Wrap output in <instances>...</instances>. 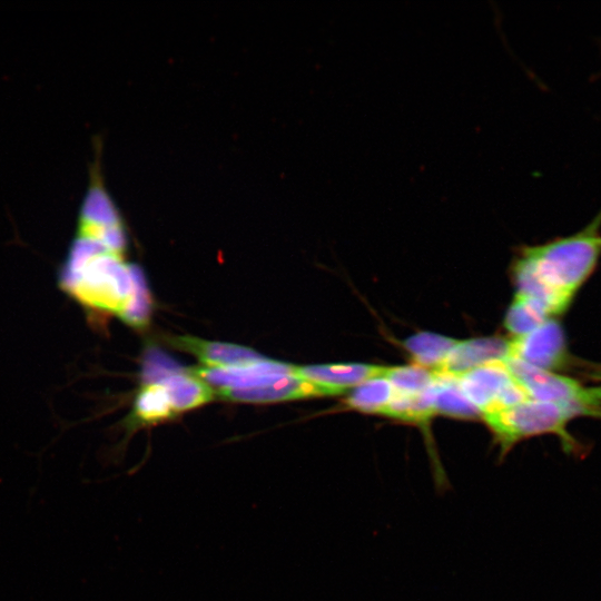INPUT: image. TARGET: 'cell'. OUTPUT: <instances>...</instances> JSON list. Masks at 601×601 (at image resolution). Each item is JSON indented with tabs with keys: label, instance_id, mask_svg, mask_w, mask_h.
Wrapping results in <instances>:
<instances>
[{
	"label": "cell",
	"instance_id": "1",
	"mask_svg": "<svg viewBox=\"0 0 601 601\" xmlns=\"http://www.w3.org/2000/svg\"><path fill=\"white\" fill-rule=\"evenodd\" d=\"M119 216L100 186H90L79 211L76 235L61 265V289L82 307L117 314L134 289L131 264Z\"/></svg>",
	"mask_w": 601,
	"mask_h": 601
},
{
	"label": "cell",
	"instance_id": "2",
	"mask_svg": "<svg viewBox=\"0 0 601 601\" xmlns=\"http://www.w3.org/2000/svg\"><path fill=\"white\" fill-rule=\"evenodd\" d=\"M601 258V209L580 231L524 246L512 270L516 294L539 302L552 318L566 312Z\"/></svg>",
	"mask_w": 601,
	"mask_h": 601
},
{
	"label": "cell",
	"instance_id": "3",
	"mask_svg": "<svg viewBox=\"0 0 601 601\" xmlns=\"http://www.w3.org/2000/svg\"><path fill=\"white\" fill-rule=\"evenodd\" d=\"M585 416L574 405L526 400L513 406L482 414L494 435L500 455L505 456L519 442L543 434L556 435L565 453L581 457L587 447L569 431V423Z\"/></svg>",
	"mask_w": 601,
	"mask_h": 601
},
{
	"label": "cell",
	"instance_id": "4",
	"mask_svg": "<svg viewBox=\"0 0 601 601\" xmlns=\"http://www.w3.org/2000/svg\"><path fill=\"white\" fill-rule=\"evenodd\" d=\"M503 363L511 375L536 401L570 404L585 416L601 418V386H584L578 381L506 357Z\"/></svg>",
	"mask_w": 601,
	"mask_h": 601
},
{
	"label": "cell",
	"instance_id": "5",
	"mask_svg": "<svg viewBox=\"0 0 601 601\" xmlns=\"http://www.w3.org/2000/svg\"><path fill=\"white\" fill-rule=\"evenodd\" d=\"M509 357L553 372L569 363L563 329L559 322L549 319L535 329L509 339Z\"/></svg>",
	"mask_w": 601,
	"mask_h": 601
},
{
	"label": "cell",
	"instance_id": "6",
	"mask_svg": "<svg viewBox=\"0 0 601 601\" xmlns=\"http://www.w3.org/2000/svg\"><path fill=\"white\" fill-rule=\"evenodd\" d=\"M191 374L218 390H239L270 384L285 375L295 374V367L264 358L239 366L194 368Z\"/></svg>",
	"mask_w": 601,
	"mask_h": 601
},
{
	"label": "cell",
	"instance_id": "7",
	"mask_svg": "<svg viewBox=\"0 0 601 601\" xmlns=\"http://www.w3.org/2000/svg\"><path fill=\"white\" fill-rule=\"evenodd\" d=\"M456 378L481 416L496 410L502 393L514 380L503 359L471 370Z\"/></svg>",
	"mask_w": 601,
	"mask_h": 601
},
{
	"label": "cell",
	"instance_id": "8",
	"mask_svg": "<svg viewBox=\"0 0 601 601\" xmlns=\"http://www.w3.org/2000/svg\"><path fill=\"white\" fill-rule=\"evenodd\" d=\"M509 339L490 336L457 341L437 374L457 377L476 367L509 357Z\"/></svg>",
	"mask_w": 601,
	"mask_h": 601
},
{
	"label": "cell",
	"instance_id": "9",
	"mask_svg": "<svg viewBox=\"0 0 601 601\" xmlns=\"http://www.w3.org/2000/svg\"><path fill=\"white\" fill-rule=\"evenodd\" d=\"M218 394L233 401L264 403L312 396L338 395L342 393L296 374H290L267 385L252 388L218 390Z\"/></svg>",
	"mask_w": 601,
	"mask_h": 601
},
{
	"label": "cell",
	"instance_id": "10",
	"mask_svg": "<svg viewBox=\"0 0 601 601\" xmlns=\"http://www.w3.org/2000/svg\"><path fill=\"white\" fill-rule=\"evenodd\" d=\"M387 366L348 363L295 367V374L339 393L375 377L384 376Z\"/></svg>",
	"mask_w": 601,
	"mask_h": 601
},
{
	"label": "cell",
	"instance_id": "11",
	"mask_svg": "<svg viewBox=\"0 0 601 601\" xmlns=\"http://www.w3.org/2000/svg\"><path fill=\"white\" fill-rule=\"evenodd\" d=\"M175 347L196 355L208 367H230L254 363L265 357L245 346L208 342L190 336L174 337Z\"/></svg>",
	"mask_w": 601,
	"mask_h": 601
},
{
	"label": "cell",
	"instance_id": "12",
	"mask_svg": "<svg viewBox=\"0 0 601 601\" xmlns=\"http://www.w3.org/2000/svg\"><path fill=\"white\" fill-rule=\"evenodd\" d=\"M174 411H185L209 402L213 390L197 376L176 372L160 380Z\"/></svg>",
	"mask_w": 601,
	"mask_h": 601
},
{
	"label": "cell",
	"instance_id": "13",
	"mask_svg": "<svg viewBox=\"0 0 601 601\" xmlns=\"http://www.w3.org/2000/svg\"><path fill=\"white\" fill-rule=\"evenodd\" d=\"M433 403L435 415H446L462 420H473L481 416L480 411L462 392L456 377L435 373Z\"/></svg>",
	"mask_w": 601,
	"mask_h": 601
},
{
	"label": "cell",
	"instance_id": "14",
	"mask_svg": "<svg viewBox=\"0 0 601 601\" xmlns=\"http://www.w3.org/2000/svg\"><path fill=\"white\" fill-rule=\"evenodd\" d=\"M459 339L444 335L418 332L403 342V347L410 353L413 364L435 371L437 370Z\"/></svg>",
	"mask_w": 601,
	"mask_h": 601
},
{
	"label": "cell",
	"instance_id": "15",
	"mask_svg": "<svg viewBox=\"0 0 601 601\" xmlns=\"http://www.w3.org/2000/svg\"><path fill=\"white\" fill-rule=\"evenodd\" d=\"M394 396L395 390L391 382L380 376L354 387L345 400V404L355 411L382 415Z\"/></svg>",
	"mask_w": 601,
	"mask_h": 601
},
{
	"label": "cell",
	"instance_id": "16",
	"mask_svg": "<svg viewBox=\"0 0 601 601\" xmlns=\"http://www.w3.org/2000/svg\"><path fill=\"white\" fill-rule=\"evenodd\" d=\"M432 386L416 394L395 392L394 398L382 415L403 422L426 424L435 415Z\"/></svg>",
	"mask_w": 601,
	"mask_h": 601
},
{
	"label": "cell",
	"instance_id": "17",
	"mask_svg": "<svg viewBox=\"0 0 601 601\" xmlns=\"http://www.w3.org/2000/svg\"><path fill=\"white\" fill-rule=\"evenodd\" d=\"M552 318L536 300L516 294L509 306L504 326L513 337L524 335Z\"/></svg>",
	"mask_w": 601,
	"mask_h": 601
},
{
	"label": "cell",
	"instance_id": "18",
	"mask_svg": "<svg viewBox=\"0 0 601 601\" xmlns=\"http://www.w3.org/2000/svg\"><path fill=\"white\" fill-rule=\"evenodd\" d=\"M174 410L164 386L146 384L138 393L134 415L141 423H152L171 416Z\"/></svg>",
	"mask_w": 601,
	"mask_h": 601
},
{
	"label": "cell",
	"instance_id": "19",
	"mask_svg": "<svg viewBox=\"0 0 601 601\" xmlns=\"http://www.w3.org/2000/svg\"><path fill=\"white\" fill-rule=\"evenodd\" d=\"M398 394H416L427 390L435 381L432 370L416 364L387 366L384 374Z\"/></svg>",
	"mask_w": 601,
	"mask_h": 601
},
{
	"label": "cell",
	"instance_id": "20",
	"mask_svg": "<svg viewBox=\"0 0 601 601\" xmlns=\"http://www.w3.org/2000/svg\"><path fill=\"white\" fill-rule=\"evenodd\" d=\"M131 276L134 283L132 295L120 318L132 326L141 327L149 321L151 299L145 277L138 266L131 265Z\"/></svg>",
	"mask_w": 601,
	"mask_h": 601
}]
</instances>
